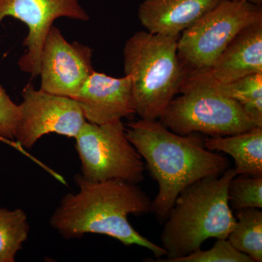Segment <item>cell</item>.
<instances>
[{
  "label": "cell",
  "instance_id": "1",
  "mask_svg": "<svg viewBox=\"0 0 262 262\" xmlns=\"http://www.w3.org/2000/svg\"><path fill=\"white\" fill-rule=\"evenodd\" d=\"M77 193L62 198L50 224L66 239L80 238L89 233L104 234L125 246H139L155 257L166 256L162 246L136 230L127 220L129 215L151 212V201L138 184L121 180L91 182L75 176Z\"/></svg>",
  "mask_w": 262,
  "mask_h": 262
},
{
  "label": "cell",
  "instance_id": "2",
  "mask_svg": "<svg viewBox=\"0 0 262 262\" xmlns=\"http://www.w3.org/2000/svg\"><path fill=\"white\" fill-rule=\"evenodd\" d=\"M125 127L127 139L145 160L158 182L159 188L151 201V213L160 222L166 220L183 189L229 168L228 160L206 149L200 134L179 135L158 120L140 119Z\"/></svg>",
  "mask_w": 262,
  "mask_h": 262
},
{
  "label": "cell",
  "instance_id": "3",
  "mask_svg": "<svg viewBox=\"0 0 262 262\" xmlns=\"http://www.w3.org/2000/svg\"><path fill=\"white\" fill-rule=\"evenodd\" d=\"M236 175L234 168H228L183 189L160 236L167 258L158 261L173 262L190 254L209 238L227 239L236 223L228 199L229 183Z\"/></svg>",
  "mask_w": 262,
  "mask_h": 262
},
{
  "label": "cell",
  "instance_id": "4",
  "mask_svg": "<svg viewBox=\"0 0 262 262\" xmlns=\"http://www.w3.org/2000/svg\"><path fill=\"white\" fill-rule=\"evenodd\" d=\"M179 37L140 31L125 42L124 73L131 79L141 119L158 120L179 94L188 73L178 56Z\"/></svg>",
  "mask_w": 262,
  "mask_h": 262
},
{
  "label": "cell",
  "instance_id": "5",
  "mask_svg": "<svg viewBox=\"0 0 262 262\" xmlns=\"http://www.w3.org/2000/svg\"><path fill=\"white\" fill-rule=\"evenodd\" d=\"M160 121L179 135L203 134L226 136L256 127L239 103L224 94L211 70L188 72Z\"/></svg>",
  "mask_w": 262,
  "mask_h": 262
},
{
  "label": "cell",
  "instance_id": "6",
  "mask_svg": "<svg viewBox=\"0 0 262 262\" xmlns=\"http://www.w3.org/2000/svg\"><path fill=\"white\" fill-rule=\"evenodd\" d=\"M75 140L81 163L79 175L84 180H121L135 184L144 180V162L127 139L122 120L102 125L86 121Z\"/></svg>",
  "mask_w": 262,
  "mask_h": 262
},
{
  "label": "cell",
  "instance_id": "7",
  "mask_svg": "<svg viewBox=\"0 0 262 262\" xmlns=\"http://www.w3.org/2000/svg\"><path fill=\"white\" fill-rule=\"evenodd\" d=\"M259 20L261 5L222 0L181 34L179 59L188 72L211 70L235 36Z\"/></svg>",
  "mask_w": 262,
  "mask_h": 262
},
{
  "label": "cell",
  "instance_id": "8",
  "mask_svg": "<svg viewBox=\"0 0 262 262\" xmlns=\"http://www.w3.org/2000/svg\"><path fill=\"white\" fill-rule=\"evenodd\" d=\"M22 98L15 134V141L21 147L32 149L49 134L75 139L86 122L74 98L35 89L32 83L24 88Z\"/></svg>",
  "mask_w": 262,
  "mask_h": 262
},
{
  "label": "cell",
  "instance_id": "9",
  "mask_svg": "<svg viewBox=\"0 0 262 262\" xmlns=\"http://www.w3.org/2000/svg\"><path fill=\"white\" fill-rule=\"evenodd\" d=\"M6 17L20 20L28 27L24 40L27 51L19 58L18 67L32 78L39 77L43 46L55 20H90L79 0H0V24Z\"/></svg>",
  "mask_w": 262,
  "mask_h": 262
},
{
  "label": "cell",
  "instance_id": "10",
  "mask_svg": "<svg viewBox=\"0 0 262 262\" xmlns=\"http://www.w3.org/2000/svg\"><path fill=\"white\" fill-rule=\"evenodd\" d=\"M93 51L77 42H70L59 29L52 26L41 57L40 90L74 98L94 72Z\"/></svg>",
  "mask_w": 262,
  "mask_h": 262
},
{
  "label": "cell",
  "instance_id": "11",
  "mask_svg": "<svg viewBox=\"0 0 262 262\" xmlns=\"http://www.w3.org/2000/svg\"><path fill=\"white\" fill-rule=\"evenodd\" d=\"M86 121L96 125L122 120L136 114L132 82L94 71L75 97Z\"/></svg>",
  "mask_w": 262,
  "mask_h": 262
},
{
  "label": "cell",
  "instance_id": "12",
  "mask_svg": "<svg viewBox=\"0 0 262 262\" xmlns=\"http://www.w3.org/2000/svg\"><path fill=\"white\" fill-rule=\"evenodd\" d=\"M222 0H144L138 17L146 31L163 35H181Z\"/></svg>",
  "mask_w": 262,
  "mask_h": 262
},
{
  "label": "cell",
  "instance_id": "13",
  "mask_svg": "<svg viewBox=\"0 0 262 262\" xmlns=\"http://www.w3.org/2000/svg\"><path fill=\"white\" fill-rule=\"evenodd\" d=\"M210 70L221 83L262 73V20L243 29Z\"/></svg>",
  "mask_w": 262,
  "mask_h": 262
},
{
  "label": "cell",
  "instance_id": "14",
  "mask_svg": "<svg viewBox=\"0 0 262 262\" xmlns=\"http://www.w3.org/2000/svg\"><path fill=\"white\" fill-rule=\"evenodd\" d=\"M205 146L230 155L237 175L262 177V127L234 135L206 138Z\"/></svg>",
  "mask_w": 262,
  "mask_h": 262
},
{
  "label": "cell",
  "instance_id": "15",
  "mask_svg": "<svg viewBox=\"0 0 262 262\" xmlns=\"http://www.w3.org/2000/svg\"><path fill=\"white\" fill-rule=\"evenodd\" d=\"M227 241L237 251L256 262L262 261V212L258 208L237 211L234 228Z\"/></svg>",
  "mask_w": 262,
  "mask_h": 262
},
{
  "label": "cell",
  "instance_id": "16",
  "mask_svg": "<svg viewBox=\"0 0 262 262\" xmlns=\"http://www.w3.org/2000/svg\"><path fill=\"white\" fill-rule=\"evenodd\" d=\"M217 84L224 94L239 103L256 127H262V73L227 83L217 81Z\"/></svg>",
  "mask_w": 262,
  "mask_h": 262
},
{
  "label": "cell",
  "instance_id": "17",
  "mask_svg": "<svg viewBox=\"0 0 262 262\" xmlns=\"http://www.w3.org/2000/svg\"><path fill=\"white\" fill-rule=\"evenodd\" d=\"M28 218L20 208H0V262H14L29 237Z\"/></svg>",
  "mask_w": 262,
  "mask_h": 262
},
{
  "label": "cell",
  "instance_id": "18",
  "mask_svg": "<svg viewBox=\"0 0 262 262\" xmlns=\"http://www.w3.org/2000/svg\"><path fill=\"white\" fill-rule=\"evenodd\" d=\"M229 206L233 210L262 208V177L236 175L229 183Z\"/></svg>",
  "mask_w": 262,
  "mask_h": 262
},
{
  "label": "cell",
  "instance_id": "19",
  "mask_svg": "<svg viewBox=\"0 0 262 262\" xmlns=\"http://www.w3.org/2000/svg\"><path fill=\"white\" fill-rule=\"evenodd\" d=\"M173 262H255L248 255L237 251L227 239H217L211 249L201 248Z\"/></svg>",
  "mask_w": 262,
  "mask_h": 262
},
{
  "label": "cell",
  "instance_id": "20",
  "mask_svg": "<svg viewBox=\"0 0 262 262\" xmlns=\"http://www.w3.org/2000/svg\"><path fill=\"white\" fill-rule=\"evenodd\" d=\"M20 114L16 104L0 84V139L13 143Z\"/></svg>",
  "mask_w": 262,
  "mask_h": 262
},
{
  "label": "cell",
  "instance_id": "21",
  "mask_svg": "<svg viewBox=\"0 0 262 262\" xmlns=\"http://www.w3.org/2000/svg\"><path fill=\"white\" fill-rule=\"evenodd\" d=\"M232 1L238 2V3H248L252 4L261 5L262 0H232Z\"/></svg>",
  "mask_w": 262,
  "mask_h": 262
}]
</instances>
